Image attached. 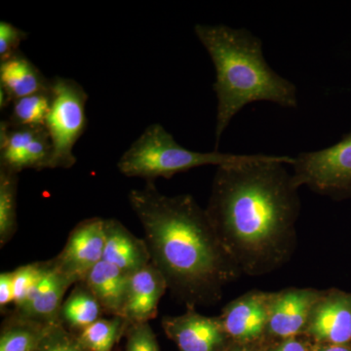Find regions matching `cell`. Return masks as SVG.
Segmentation results:
<instances>
[{"instance_id":"15","label":"cell","mask_w":351,"mask_h":351,"mask_svg":"<svg viewBox=\"0 0 351 351\" xmlns=\"http://www.w3.org/2000/svg\"><path fill=\"white\" fill-rule=\"evenodd\" d=\"M103 261L133 274L152 263L145 240L138 239L115 219H105Z\"/></svg>"},{"instance_id":"8","label":"cell","mask_w":351,"mask_h":351,"mask_svg":"<svg viewBox=\"0 0 351 351\" xmlns=\"http://www.w3.org/2000/svg\"><path fill=\"white\" fill-rule=\"evenodd\" d=\"M104 249L105 219H87L73 228L63 251L53 263L73 283H82L88 272L103 261Z\"/></svg>"},{"instance_id":"23","label":"cell","mask_w":351,"mask_h":351,"mask_svg":"<svg viewBox=\"0 0 351 351\" xmlns=\"http://www.w3.org/2000/svg\"><path fill=\"white\" fill-rule=\"evenodd\" d=\"M47 269V262L23 265L12 271L14 304L20 308L27 302Z\"/></svg>"},{"instance_id":"3","label":"cell","mask_w":351,"mask_h":351,"mask_svg":"<svg viewBox=\"0 0 351 351\" xmlns=\"http://www.w3.org/2000/svg\"><path fill=\"white\" fill-rule=\"evenodd\" d=\"M195 32L216 71V149L230 122L246 106L269 101L283 108L298 107L297 87L270 68L262 40L255 34L226 25L197 24Z\"/></svg>"},{"instance_id":"13","label":"cell","mask_w":351,"mask_h":351,"mask_svg":"<svg viewBox=\"0 0 351 351\" xmlns=\"http://www.w3.org/2000/svg\"><path fill=\"white\" fill-rule=\"evenodd\" d=\"M167 290L163 274L152 263L131 274L121 317L128 324L154 319L161 298Z\"/></svg>"},{"instance_id":"11","label":"cell","mask_w":351,"mask_h":351,"mask_svg":"<svg viewBox=\"0 0 351 351\" xmlns=\"http://www.w3.org/2000/svg\"><path fill=\"white\" fill-rule=\"evenodd\" d=\"M161 324L180 351H225L232 343L219 316L202 315L195 307H186L181 315L164 316Z\"/></svg>"},{"instance_id":"17","label":"cell","mask_w":351,"mask_h":351,"mask_svg":"<svg viewBox=\"0 0 351 351\" xmlns=\"http://www.w3.org/2000/svg\"><path fill=\"white\" fill-rule=\"evenodd\" d=\"M50 87L51 80L21 52L0 63V89L5 91L12 101L49 91Z\"/></svg>"},{"instance_id":"22","label":"cell","mask_w":351,"mask_h":351,"mask_svg":"<svg viewBox=\"0 0 351 351\" xmlns=\"http://www.w3.org/2000/svg\"><path fill=\"white\" fill-rule=\"evenodd\" d=\"M128 322L120 316L110 319H99L82 330L78 336L89 351H112L122 332H125Z\"/></svg>"},{"instance_id":"10","label":"cell","mask_w":351,"mask_h":351,"mask_svg":"<svg viewBox=\"0 0 351 351\" xmlns=\"http://www.w3.org/2000/svg\"><path fill=\"white\" fill-rule=\"evenodd\" d=\"M304 336L319 345L351 343V293L335 288L323 290Z\"/></svg>"},{"instance_id":"28","label":"cell","mask_w":351,"mask_h":351,"mask_svg":"<svg viewBox=\"0 0 351 351\" xmlns=\"http://www.w3.org/2000/svg\"><path fill=\"white\" fill-rule=\"evenodd\" d=\"M269 351H313V346L302 339V336L282 339L276 348Z\"/></svg>"},{"instance_id":"6","label":"cell","mask_w":351,"mask_h":351,"mask_svg":"<svg viewBox=\"0 0 351 351\" xmlns=\"http://www.w3.org/2000/svg\"><path fill=\"white\" fill-rule=\"evenodd\" d=\"M290 166L298 188L334 199L351 197V130L331 147L293 157Z\"/></svg>"},{"instance_id":"30","label":"cell","mask_w":351,"mask_h":351,"mask_svg":"<svg viewBox=\"0 0 351 351\" xmlns=\"http://www.w3.org/2000/svg\"><path fill=\"white\" fill-rule=\"evenodd\" d=\"M313 351H351V343H348V345H319V343H313Z\"/></svg>"},{"instance_id":"21","label":"cell","mask_w":351,"mask_h":351,"mask_svg":"<svg viewBox=\"0 0 351 351\" xmlns=\"http://www.w3.org/2000/svg\"><path fill=\"white\" fill-rule=\"evenodd\" d=\"M8 121L17 126H44L51 107V90L17 99Z\"/></svg>"},{"instance_id":"29","label":"cell","mask_w":351,"mask_h":351,"mask_svg":"<svg viewBox=\"0 0 351 351\" xmlns=\"http://www.w3.org/2000/svg\"><path fill=\"white\" fill-rule=\"evenodd\" d=\"M263 339H260V341H253V343H233V345L228 346L225 351H262L258 343H260Z\"/></svg>"},{"instance_id":"1","label":"cell","mask_w":351,"mask_h":351,"mask_svg":"<svg viewBox=\"0 0 351 351\" xmlns=\"http://www.w3.org/2000/svg\"><path fill=\"white\" fill-rule=\"evenodd\" d=\"M292 163L290 156L246 154L217 167L205 210L241 274L267 276L294 255L302 202Z\"/></svg>"},{"instance_id":"18","label":"cell","mask_w":351,"mask_h":351,"mask_svg":"<svg viewBox=\"0 0 351 351\" xmlns=\"http://www.w3.org/2000/svg\"><path fill=\"white\" fill-rule=\"evenodd\" d=\"M51 325L14 313L2 328L0 351H34Z\"/></svg>"},{"instance_id":"27","label":"cell","mask_w":351,"mask_h":351,"mask_svg":"<svg viewBox=\"0 0 351 351\" xmlns=\"http://www.w3.org/2000/svg\"><path fill=\"white\" fill-rule=\"evenodd\" d=\"M14 304L13 274L2 272L0 274V306L3 309L9 304Z\"/></svg>"},{"instance_id":"24","label":"cell","mask_w":351,"mask_h":351,"mask_svg":"<svg viewBox=\"0 0 351 351\" xmlns=\"http://www.w3.org/2000/svg\"><path fill=\"white\" fill-rule=\"evenodd\" d=\"M34 351H89L80 336L68 331L62 321L51 325Z\"/></svg>"},{"instance_id":"19","label":"cell","mask_w":351,"mask_h":351,"mask_svg":"<svg viewBox=\"0 0 351 351\" xmlns=\"http://www.w3.org/2000/svg\"><path fill=\"white\" fill-rule=\"evenodd\" d=\"M103 307L83 283L64 302L61 309V320L71 329L84 330L101 319Z\"/></svg>"},{"instance_id":"20","label":"cell","mask_w":351,"mask_h":351,"mask_svg":"<svg viewBox=\"0 0 351 351\" xmlns=\"http://www.w3.org/2000/svg\"><path fill=\"white\" fill-rule=\"evenodd\" d=\"M16 173L0 168V244L8 243L17 230V189Z\"/></svg>"},{"instance_id":"2","label":"cell","mask_w":351,"mask_h":351,"mask_svg":"<svg viewBox=\"0 0 351 351\" xmlns=\"http://www.w3.org/2000/svg\"><path fill=\"white\" fill-rule=\"evenodd\" d=\"M129 203L144 228L152 263L186 307L215 304L242 276L191 195L168 196L154 182L132 189Z\"/></svg>"},{"instance_id":"9","label":"cell","mask_w":351,"mask_h":351,"mask_svg":"<svg viewBox=\"0 0 351 351\" xmlns=\"http://www.w3.org/2000/svg\"><path fill=\"white\" fill-rule=\"evenodd\" d=\"M274 292L252 290L228 302L219 316L232 343H247L267 338Z\"/></svg>"},{"instance_id":"5","label":"cell","mask_w":351,"mask_h":351,"mask_svg":"<svg viewBox=\"0 0 351 351\" xmlns=\"http://www.w3.org/2000/svg\"><path fill=\"white\" fill-rule=\"evenodd\" d=\"M50 90L45 123L52 144L50 169H69L76 163L73 149L86 129L88 95L80 83L61 76L51 80Z\"/></svg>"},{"instance_id":"16","label":"cell","mask_w":351,"mask_h":351,"mask_svg":"<svg viewBox=\"0 0 351 351\" xmlns=\"http://www.w3.org/2000/svg\"><path fill=\"white\" fill-rule=\"evenodd\" d=\"M131 274L101 261L88 272L82 283L95 295L106 313L121 317Z\"/></svg>"},{"instance_id":"7","label":"cell","mask_w":351,"mask_h":351,"mask_svg":"<svg viewBox=\"0 0 351 351\" xmlns=\"http://www.w3.org/2000/svg\"><path fill=\"white\" fill-rule=\"evenodd\" d=\"M52 144L44 126H17L0 122V168L22 171L50 169Z\"/></svg>"},{"instance_id":"12","label":"cell","mask_w":351,"mask_h":351,"mask_svg":"<svg viewBox=\"0 0 351 351\" xmlns=\"http://www.w3.org/2000/svg\"><path fill=\"white\" fill-rule=\"evenodd\" d=\"M323 290L287 288L274 292L265 337L282 339L304 336L314 304Z\"/></svg>"},{"instance_id":"14","label":"cell","mask_w":351,"mask_h":351,"mask_svg":"<svg viewBox=\"0 0 351 351\" xmlns=\"http://www.w3.org/2000/svg\"><path fill=\"white\" fill-rule=\"evenodd\" d=\"M73 280L55 267L53 260L47 262L45 274L34 289L27 302L16 313L46 324H55L61 320V309L66 290L73 285Z\"/></svg>"},{"instance_id":"4","label":"cell","mask_w":351,"mask_h":351,"mask_svg":"<svg viewBox=\"0 0 351 351\" xmlns=\"http://www.w3.org/2000/svg\"><path fill=\"white\" fill-rule=\"evenodd\" d=\"M245 156L218 151H191L180 145L161 124L154 123L120 157L117 168L126 177L154 182L157 178L170 179L176 174L201 166L219 167L235 163Z\"/></svg>"},{"instance_id":"25","label":"cell","mask_w":351,"mask_h":351,"mask_svg":"<svg viewBox=\"0 0 351 351\" xmlns=\"http://www.w3.org/2000/svg\"><path fill=\"white\" fill-rule=\"evenodd\" d=\"M125 351H160L149 322L128 324Z\"/></svg>"},{"instance_id":"26","label":"cell","mask_w":351,"mask_h":351,"mask_svg":"<svg viewBox=\"0 0 351 351\" xmlns=\"http://www.w3.org/2000/svg\"><path fill=\"white\" fill-rule=\"evenodd\" d=\"M29 34L6 21L0 22V63L20 52V45Z\"/></svg>"}]
</instances>
